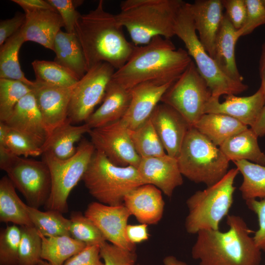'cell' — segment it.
<instances>
[{"label":"cell","mask_w":265,"mask_h":265,"mask_svg":"<svg viewBox=\"0 0 265 265\" xmlns=\"http://www.w3.org/2000/svg\"><path fill=\"white\" fill-rule=\"evenodd\" d=\"M246 19L243 26L237 30L238 39L252 33L258 26L265 25V3L264 0H245Z\"/></svg>","instance_id":"42"},{"label":"cell","mask_w":265,"mask_h":265,"mask_svg":"<svg viewBox=\"0 0 265 265\" xmlns=\"http://www.w3.org/2000/svg\"><path fill=\"white\" fill-rule=\"evenodd\" d=\"M88 133L96 150L114 164L136 168L138 166L141 158L133 146L129 130L121 120L91 129Z\"/></svg>","instance_id":"13"},{"label":"cell","mask_w":265,"mask_h":265,"mask_svg":"<svg viewBox=\"0 0 265 265\" xmlns=\"http://www.w3.org/2000/svg\"><path fill=\"white\" fill-rule=\"evenodd\" d=\"M53 51L55 53L54 61L68 69L79 80L88 71L82 48L75 32L60 30L54 41Z\"/></svg>","instance_id":"27"},{"label":"cell","mask_w":265,"mask_h":265,"mask_svg":"<svg viewBox=\"0 0 265 265\" xmlns=\"http://www.w3.org/2000/svg\"><path fill=\"white\" fill-rule=\"evenodd\" d=\"M129 134L134 149L141 158L167 154L150 118L137 128L129 130Z\"/></svg>","instance_id":"35"},{"label":"cell","mask_w":265,"mask_h":265,"mask_svg":"<svg viewBox=\"0 0 265 265\" xmlns=\"http://www.w3.org/2000/svg\"><path fill=\"white\" fill-rule=\"evenodd\" d=\"M116 70L107 62L90 68L75 85L70 100L68 119L73 124L86 122L103 101L107 85Z\"/></svg>","instance_id":"12"},{"label":"cell","mask_w":265,"mask_h":265,"mask_svg":"<svg viewBox=\"0 0 265 265\" xmlns=\"http://www.w3.org/2000/svg\"><path fill=\"white\" fill-rule=\"evenodd\" d=\"M136 168L145 184L156 186L168 197L183 184L177 159L167 154L141 158Z\"/></svg>","instance_id":"17"},{"label":"cell","mask_w":265,"mask_h":265,"mask_svg":"<svg viewBox=\"0 0 265 265\" xmlns=\"http://www.w3.org/2000/svg\"><path fill=\"white\" fill-rule=\"evenodd\" d=\"M237 30L224 14L215 43L213 59L221 71L230 79L243 82L236 61L235 47L238 40Z\"/></svg>","instance_id":"25"},{"label":"cell","mask_w":265,"mask_h":265,"mask_svg":"<svg viewBox=\"0 0 265 265\" xmlns=\"http://www.w3.org/2000/svg\"><path fill=\"white\" fill-rule=\"evenodd\" d=\"M248 209L257 216L259 229L253 237L256 245L262 251H265V198L258 200L251 199L245 201Z\"/></svg>","instance_id":"46"},{"label":"cell","mask_w":265,"mask_h":265,"mask_svg":"<svg viewBox=\"0 0 265 265\" xmlns=\"http://www.w3.org/2000/svg\"><path fill=\"white\" fill-rule=\"evenodd\" d=\"M258 136L247 128L227 139L219 148L229 161L246 160L265 166V154L258 142Z\"/></svg>","instance_id":"28"},{"label":"cell","mask_w":265,"mask_h":265,"mask_svg":"<svg viewBox=\"0 0 265 265\" xmlns=\"http://www.w3.org/2000/svg\"><path fill=\"white\" fill-rule=\"evenodd\" d=\"M26 208L33 226L44 236H70V219L61 212L51 210L43 212L27 204Z\"/></svg>","instance_id":"34"},{"label":"cell","mask_w":265,"mask_h":265,"mask_svg":"<svg viewBox=\"0 0 265 265\" xmlns=\"http://www.w3.org/2000/svg\"><path fill=\"white\" fill-rule=\"evenodd\" d=\"M61 16L64 27L68 33H75V26L81 14L76 8L81 4L82 0H47Z\"/></svg>","instance_id":"44"},{"label":"cell","mask_w":265,"mask_h":265,"mask_svg":"<svg viewBox=\"0 0 265 265\" xmlns=\"http://www.w3.org/2000/svg\"><path fill=\"white\" fill-rule=\"evenodd\" d=\"M192 60L186 50L176 49L170 39L156 36L147 44L136 46L112 79L128 90L146 81L174 82Z\"/></svg>","instance_id":"1"},{"label":"cell","mask_w":265,"mask_h":265,"mask_svg":"<svg viewBox=\"0 0 265 265\" xmlns=\"http://www.w3.org/2000/svg\"><path fill=\"white\" fill-rule=\"evenodd\" d=\"M189 8L199 39L213 58L216 36L224 16L221 0H196L189 3Z\"/></svg>","instance_id":"21"},{"label":"cell","mask_w":265,"mask_h":265,"mask_svg":"<svg viewBox=\"0 0 265 265\" xmlns=\"http://www.w3.org/2000/svg\"><path fill=\"white\" fill-rule=\"evenodd\" d=\"M123 204L140 223L148 225L156 224L161 220L165 202L159 188L145 184L127 194Z\"/></svg>","instance_id":"22"},{"label":"cell","mask_w":265,"mask_h":265,"mask_svg":"<svg viewBox=\"0 0 265 265\" xmlns=\"http://www.w3.org/2000/svg\"><path fill=\"white\" fill-rule=\"evenodd\" d=\"M4 122L41 148L48 138V133L32 92L18 103Z\"/></svg>","instance_id":"20"},{"label":"cell","mask_w":265,"mask_h":265,"mask_svg":"<svg viewBox=\"0 0 265 265\" xmlns=\"http://www.w3.org/2000/svg\"><path fill=\"white\" fill-rule=\"evenodd\" d=\"M39 234L42 239L41 259L52 265H63L87 246L70 236L47 237Z\"/></svg>","instance_id":"32"},{"label":"cell","mask_w":265,"mask_h":265,"mask_svg":"<svg viewBox=\"0 0 265 265\" xmlns=\"http://www.w3.org/2000/svg\"><path fill=\"white\" fill-rule=\"evenodd\" d=\"M26 20L25 13H17L10 19L1 20L0 22V47L9 37L19 31Z\"/></svg>","instance_id":"48"},{"label":"cell","mask_w":265,"mask_h":265,"mask_svg":"<svg viewBox=\"0 0 265 265\" xmlns=\"http://www.w3.org/2000/svg\"><path fill=\"white\" fill-rule=\"evenodd\" d=\"M20 227L13 224L0 232V265H18Z\"/></svg>","instance_id":"40"},{"label":"cell","mask_w":265,"mask_h":265,"mask_svg":"<svg viewBox=\"0 0 265 265\" xmlns=\"http://www.w3.org/2000/svg\"><path fill=\"white\" fill-rule=\"evenodd\" d=\"M75 33L88 70L102 62L118 70L128 61L136 47L126 38L115 14L104 9L102 0L94 9L81 14L76 25Z\"/></svg>","instance_id":"2"},{"label":"cell","mask_w":265,"mask_h":265,"mask_svg":"<svg viewBox=\"0 0 265 265\" xmlns=\"http://www.w3.org/2000/svg\"><path fill=\"white\" fill-rule=\"evenodd\" d=\"M243 177L239 188L245 200L265 198V166L246 160L233 162Z\"/></svg>","instance_id":"33"},{"label":"cell","mask_w":265,"mask_h":265,"mask_svg":"<svg viewBox=\"0 0 265 265\" xmlns=\"http://www.w3.org/2000/svg\"><path fill=\"white\" fill-rule=\"evenodd\" d=\"M84 215L94 222L106 241L123 249L135 251V245L126 237L125 231L131 214L124 204L110 206L92 202L88 205Z\"/></svg>","instance_id":"14"},{"label":"cell","mask_w":265,"mask_h":265,"mask_svg":"<svg viewBox=\"0 0 265 265\" xmlns=\"http://www.w3.org/2000/svg\"><path fill=\"white\" fill-rule=\"evenodd\" d=\"M95 151L90 141L83 139L75 155L67 159L42 154V159L48 166L52 180L51 194L44 206L46 210H56L62 213L68 212L69 194L82 180Z\"/></svg>","instance_id":"10"},{"label":"cell","mask_w":265,"mask_h":265,"mask_svg":"<svg viewBox=\"0 0 265 265\" xmlns=\"http://www.w3.org/2000/svg\"><path fill=\"white\" fill-rule=\"evenodd\" d=\"M32 89L49 135L68 119L69 104L75 85L53 86L34 81Z\"/></svg>","instance_id":"15"},{"label":"cell","mask_w":265,"mask_h":265,"mask_svg":"<svg viewBox=\"0 0 265 265\" xmlns=\"http://www.w3.org/2000/svg\"><path fill=\"white\" fill-rule=\"evenodd\" d=\"M82 180L98 202L110 206L123 204L127 194L145 185L136 167L115 165L97 150Z\"/></svg>","instance_id":"5"},{"label":"cell","mask_w":265,"mask_h":265,"mask_svg":"<svg viewBox=\"0 0 265 265\" xmlns=\"http://www.w3.org/2000/svg\"><path fill=\"white\" fill-rule=\"evenodd\" d=\"M226 15L235 28L238 30L244 25L247 15L245 0H221Z\"/></svg>","instance_id":"45"},{"label":"cell","mask_w":265,"mask_h":265,"mask_svg":"<svg viewBox=\"0 0 265 265\" xmlns=\"http://www.w3.org/2000/svg\"><path fill=\"white\" fill-rule=\"evenodd\" d=\"M38 265H52L50 264L49 262H48L47 261L41 259L39 261Z\"/></svg>","instance_id":"55"},{"label":"cell","mask_w":265,"mask_h":265,"mask_svg":"<svg viewBox=\"0 0 265 265\" xmlns=\"http://www.w3.org/2000/svg\"><path fill=\"white\" fill-rule=\"evenodd\" d=\"M0 168L6 173L28 206L39 209L46 204L51 192L52 180L44 160L17 156L0 146Z\"/></svg>","instance_id":"9"},{"label":"cell","mask_w":265,"mask_h":265,"mask_svg":"<svg viewBox=\"0 0 265 265\" xmlns=\"http://www.w3.org/2000/svg\"><path fill=\"white\" fill-rule=\"evenodd\" d=\"M182 0H125L115 14L119 25L129 32L135 46L148 44L156 36H175L177 15L185 3Z\"/></svg>","instance_id":"4"},{"label":"cell","mask_w":265,"mask_h":265,"mask_svg":"<svg viewBox=\"0 0 265 265\" xmlns=\"http://www.w3.org/2000/svg\"><path fill=\"white\" fill-rule=\"evenodd\" d=\"M183 176L210 186L228 172L230 161L219 147L195 128L188 130L177 158Z\"/></svg>","instance_id":"6"},{"label":"cell","mask_w":265,"mask_h":265,"mask_svg":"<svg viewBox=\"0 0 265 265\" xmlns=\"http://www.w3.org/2000/svg\"><path fill=\"white\" fill-rule=\"evenodd\" d=\"M14 3L20 6L24 10H35L40 9H55L47 0H12Z\"/></svg>","instance_id":"50"},{"label":"cell","mask_w":265,"mask_h":265,"mask_svg":"<svg viewBox=\"0 0 265 265\" xmlns=\"http://www.w3.org/2000/svg\"><path fill=\"white\" fill-rule=\"evenodd\" d=\"M101 258L99 245H87L67 260L63 265H104Z\"/></svg>","instance_id":"47"},{"label":"cell","mask_w":265,"mask_h":265,"mask_svg":"<svg viewBox=\"0 0 265 265\" xmlns=\"http://www.w3.org/2000/svg\"><path fill=\"white\" fill-rule=\"evenodd\" d=\"M35 80L58 87H69L80 80L70 71L55 61L35 60L31 63Z\"/></svg>","instance_id":"36"},{"label":"cell","mask_w":265,"mask_h":265,"mask_svg":"<svg viewBox=\"0 0 265 265\" xmlns=\"http://www.w3.org/2000/svg\"><path fill=\"white\" fill-rule=\"evenodd\" d=\"M70 235L77 240L87 245L100 246L106 241L94 222L80 212H72L70 218Z\"/></svg>","instance_id":"37"},{"label":"cell","mask_w":265,"mask_h":265,"mask_svg":"<svg viewBox=\"0 0 265 265\" xmlns=\"http://www.w3.org/2000/svg\"><path fill=\"white\" fill-rule=\"evenodd\" d=\"M175 36L185 44L200 74L206 81L212 97L238 95L248 89L243 82L235 81L225 75L207 52L196 33L189 8L185 2L177 15L174 25Z\"/></svg>","instance_id":"8"},{"label":"cell","mask_w":265,"mask_h":265,"mask_svg":"<svg viewBox=\"0 0 265 265\" xmlns=\"http://www.w3.org/2000/svg\"><path fill=\"white\" fill-rule=\"evenodd\" d=\"M24 203L17 195L8 177L0 180V221L20 226H33Z\"/></svg>","instance_id":"30"},{"label":"cell","mask_w":265,"mask_h":265,"mask_svg":"<svg viewBox=\"0 0 265 265\" xmlns=\"http://www.w3.org/2000/svg\"><path fill=\"white\" fill-rule=\"evenodd\" d=\"M226 223L229 229L226 232L204 230L197 234L191 251L192 258L199 265H260L261 250L244 219L228 214Z\"/></svg>","instance_id":"3"},{"label":"cell","mask_w":265,"mask_h":265,"mask_svg":"<svg viewBox=\"0 0 265 265\" xmlns=\"http://www.w3.org/2000/svg\"><path fill=\"white\" fill-rule=\"evenodd\" d=\"M212 96L205 108V113H219L231 116L251 128L256 123L265 104V94L261 86L253 95L238 97L228 95L220 103Z\"/></svg>","instance_id":"18"},{"label":"cell","mask_w":265,"mask_h":265,"mask_svg":"<svg viewBox=\"0 0 265 265\" xmlns=\"http://www.w3.org/2000/svg\"><path fill=\"white\" fill-rule=\"evenodd\" d=\"M259 74L261 80V85L265 94V41L264 42L259 60Z\"/></svg>","instance_id":"52"},{"label":"cell","mask_w":265,"mask_h":265,"mask_svg":"<svg viewBox=\"0 0 265 265\" xmlns=\"http://www.w3.org/2000/svg\"><path fill=\"white\" fill-rule=\"evenodd\" d=\"M251 128L258 137L265 135V104L256 123Z\"/></svg>","instance_id":"51"},{"label":"cell","mask_w":265,"mask_h":265,"mask_svg":"<svg viewBox=\"0 0 265 265\" xmlns=\"http://www.w3.org/2000/svg\"><path fill=\"white\" fill-rule=\"evenodd\" d=\"M100 254L104 265H134L136 261L135 251H131L106 241L100 246Z\"/></svg>","instance_id":"43"},{"label":"cell","mask_w":265,"mask_h":265,"mask_svg":"<svg viewBox=\"0 0 265 265\" xmlns=\"http://www.w3.org/2000/svg\"><path fill=\"white\" fill-rule=\"evenodd\" d=\"M125 234L127 240L135 245L147 240L150 236L148 225L142 223L128 224L126 229Z\"/></svg>","instance_id":"49"},{"label":"cell","mask_w":265,"mask_h":265,"mask_svg":"<svg viewBox=\"0 0 265 265\" xmlns=\"http://www.w3.org/2000/svg\"><path fill=\"white\" fill-rule=\"evenodd\" d=\"M25 22L21 29L25 42H34L53 51L55 36L64 26L56 10L40 9L25 11Z\"/></svg>","instance_id":"23"},{"label":"cell","mask_w":265,"mask_h":265,"mask_svg":"<svg viewBox=\"0 0 265 265\" xmlns=\"http://www.w3.org/2000/svg\"><path fill=\"white\" fill-rule=\"evenodd\" d=\"M150 118L166 154L177 158L192 126L176 110L162 103L156 106Z\"/></svg>","instance_id":"16"},{"label":"cell","mask_w":265,"mask_h":265,"mask_svg":"<svg viewBox=\"0 0 265 265\" xmlns=\"http://www.w3.org/2000/svg\"><path fill=\"white\" fill-rule=\"evenodd\" d=\"M91 129L85 123L76 125L67 119L49 135L41 148L43 154H49L62 159L71 158L77 151L75 144Z\"/></svg>","instance_id":"26"},{"label":"cell","mask_w":265,"mask_h":265,"mask_svg":"<svg viewBox=\"0 0 265 265\" xmlns=\"http://www.w3.org/2000/svg\"><path fill=\"white\" fill-rule=\"evenodd\" d=\"M21 237L18 265H38L41 259L42 239L33 226H20Z\"/></svg>","instance_id":"39"},{"label":"cell","mask_w":265,"mask_h":265,"mask_svg":"<svg viewBox=\"0 0 265 265\" xmlns=\"http://www.w3.org/2000/svg\"><path fill=\"white\" fill-rule=\"evenodd\" d=\"M24 42L20 29L0 46V79L19 80L32 88L35 82L26 77L19 61V52Z\"/></svg>","instance_id":"31"},{"label":"cell","mask_w":265,"mask_h":265,"mask_svg":"<svg viewBox=\"0 0 265 265\" xmlns=\"http://www.w3.org/2000/svg\"><path fill=\"white\" fill-rule=\"evenodd\" d=\"M193 127L219 147L232 136L248 128L238 120L219 113H205Z\"/></svg>","instance_id":"29"},{"label":"cell","mask_w":265,"mask_h":265,"mask_svg":"<svg viewBox=\"0 0 265 265\" xmlns=\"http://www.w3.org/2000/svg\"><path fill=\"white\" fill-rule=\"evenodd\" d=\"M173 83L161 84L146 81L131 89L130 104L121 120L128 129L137 128L150 117L162 96Z\"/></svg>","instance_id":"19"},{"label":"cell","mask_w":265,"mask_h":265,"mask_svg":"<svg viewBox=\"0 0 265 265\" xmlns=\"http://www.w3.org/2000/svg\"><path fill=\"white\" fill-rule=\"evenodd\" d=\"M238 172L237 168L229 170L217 183L196 191L186 200L188 213L185 226L188 233L219 230L221 221L228 215L233 203L234 183Z\"/></svg>","instance_id":"7"},{"label":"cell","mask_w":265,"mask_h":265,"mask_svg":"<svg viewBox=\"0 0 265 265\" xmlns=\"http://www.w3.org/2000/svg\"><path fill=\"white\" fill-rule=\"evenodd\" d=\"M163 265H188L185 262L178 259L173 255L166 256L163 259Z\"/></svg>","instance_id":"54"},{"label":"cell","mask_w":265,"mask_h":265,"mask_svg":"<svg viewBox=\"0 0 265 265\" xmlns=\"http://www.w3.org/2000/svg\"><path fill=\"white\" fill-rule=\"evenodd\" d=\"M131 100V90L111 79L102 104L85 123L94 129L121 120L128 110Z\"/></svg>","instance_id":"24"},{"label":"cell","mask_w":265,"mask_h":265,"mask_svg":"<svg viewBox=\"0 0 265 265\" xmlns=\"http://www.w3.org/2000/svg\"><path fill=\"white\" fill-rule=\"evenodd\" d=\"M5 147L14 155L25 158L42 156L43 151L29 138L10 128L7 136Z\"/></svg>","instance_id":"41"},{"label":"cell","mask_w":265,"mask_h":265,"mask_svg":"<svg viewBox=\"0 0 265 265\" xmlns=\"http://www.w3.org/2000/svg\"><path fill=\"white\" fill-rule=\"evenodd\" d=\"M212 96L204 79L192 60L162 96L160 102L179 112L192 126L205 114Z\"/></svg>","instance_id":"11"},{"label":"cell","mask_w":265,"mask_h":265,"mask_svg":"<svg viewBox=\"0 0 265 265\" xmlns=\"http://www.w3.org/2000/svg\"><path fill=\"white\" fill-rule=\"evenodd\" d=\"M139 265V264H136H136H135V265Z\"/></svg>","instance_id":"56"},{"label":"cell","mask_w":265,"mask_h":265,"mask_svg":"<svg viewBox=\"0 0 265 265\" xmlns=\"http://www.w3.org/2000/svg\"><path fill=\"white\" fill-rule=\"evenodd\" d=\"M10 128L3 121H0V146L4 147L7 136Z\"/></svg>","instance_id":"53"},{"label":"cell","mask_w":265,"mask_h":265,"mask_svg":"<svg viewBox=\"0 0 265 265\" xmlns=\"http://www.w3.org/2000/svg\"><path fill=\"white\" fill-rule=\"evenodd\" d=\"M31 92V88L20 81L0 79V121H5L18 103Z\"/></svg>","instance_id":"38"}]
</instances>
